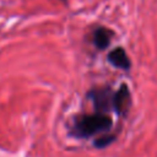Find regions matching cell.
Listing matches in <instances>:
<instances>
[{
    "mask_svg": "<svg viewBox=\"0 0 157 157\" xmlns=\"http://www.w3.org/2000/svg\"><path fill=\"white\" fill-rule=\"evenodd\" d=\"M108 61L114 65L115 67L123 69V70H129L131 61L129 59V56L126 55V52L123 48H115L113 49L109 54H108Z\"/></svg>",
    "mask_w": 157,
    "mask_h": 157,
    "instance_id": "277c9868",
    "label": "cell"
},
{
    "mask_svg": "<svg viewBox=\"0 0 157 157\" xmlns=\"http://www.w3.org/2000/svg\"><path fill=\"white\" fill-rule=\"evenodd\" d=\"M90 98L93 101L96 113H107L109 109H112V99H113V93L109 87H103V88H96L90 92Z\"/></svg>",
    "mask_w": 157,
    "mask_h": 157,
    "instance_id": "7a4b0ae2",
    "label": "cell"
},
{
    "mask_svg": "<svg viewBox=\"0 0 157 157\" xmlns=\"http://www.w3.org/2000/svg\"><path fill=\"white\" fill-rule=\"evenodd\" d=\"M114 139H115L114 135H108V134H105V135H103L102 137H99V139H97V140L94 141V146H96V147H99V148L105 147V146H108Z\"/></svg>",
    "mask_w": 157,
    "mask_h": 157,
    "instance_id": "8992f818",
    "label": "cell"
},
{
    "mask_svg": "<svg viewBox=\"0 0 157 157\" xmlns=\"http://www.w3.org/2000/svg\"><path fill=\"white\" fill-rule=\"evenodd\" d=\"M131 98H130V91L129 87L123 83L117 92L113 93V99H112V107L115 110L117 114H126L129 108H130Z\"/></svg>",
    "mask_w": 157,
    "mask_h": 157,
    "instance_id": "3957f363",
    "label": "cell"
},
{
    "mask_svg": "<svg viewBox=\"0 0 157 157\" xmlns=\"http://www.w3.org/2000/svg\"><path fill=\"white\" fill-rule=\"evenodd\" d=\"M113 32L105 27H98L93 33V44L99 50H104L112 40Z\"/></svg>",
    "mask_w": 157,
    "mask_h": 157,
    "instance_id": "5b68a950",
    "label": "cell"
},
{
    "mask_svg": "<svg viewBox=\"0 0 157 157\" xmlns=\"http://www.w3.org/2000/svg\"><path fill=\"white\" fill-rule=\"evenodd\" d=\"M112 124L113 120L108 114H83L76 118L72 131L77 137H88L97 132L108 131L112 128Z\"/></svg>",
    "mask_w": 157,
    "mask_h": 157,
    "instance_id": "6da1fadb",
    "label": "cell"
}]
</instances>
